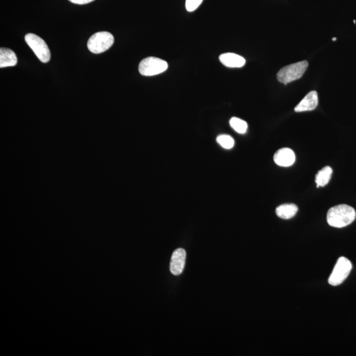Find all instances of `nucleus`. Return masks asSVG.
<instances>
[{
	"mask_svg": "<svg viewBox=\"0 0 356 356\" xmlns=\"http://www.w3.org/2000/svg\"><path fill=\"white\" fill-rule=\"evenodd\" d=\"M355 216L353 208L347 205H339L328 210L326 219L330 227L341 228L350 225L354 221Z\"/></svg>",
	"mask_w": 356,
	"mask_h": 356,
	"instance_id": "nucleus-1",
	"label": "nucleus"
},
{
	"mask_svg": "<svg viewBox=\"0 0 356 356\" xmlns=\"http://www.w3.org/2000/svg\"><path fill=\"white\" fill-rule=\"evenodd\" d=\"M307 67L308 62L305 60L285 66L278 72V81L286 85L287 83L300 79L305 74Z\"/></svg>",
	"mask_w": 356,
	"mask_h": 356,
	"instance_id": "nucleus-2",
	"label": "nucleus"
},
{
	"mask_svg": "<svg viewBox=\"0 0 356 356\" xmlns=\"http://www.w3.org/2000/svg\"><path fill=\"white\" fill-rule=\"evenodd\" d=\"M114 43V36L108 32H98L89 38L87 47L93 54L106 52Z\"/></svg>",
	"mask_w": 356,
	"mask_h": 356,
	"instance_id": "nucleus-3",
	"label": "nucleus"
},
{
	"mask_svg": "<svg viewBox=\"0 0 356 356\" xmlns=\"http://www.w3.org/2000/svg\"><path fill=\"white\" fill-rule=\"evenodd\" d=\"M25 42L29 45L42 63H47L51 58V54L45 41L35 34L29 33L25 35Z\"/></svg>",
	"mask_w": 356,
	"mask_h": 356,
	"instance_id": "nucleus-4",
	"label": "nucleus"
},
{
	"mask_svg": "<svg viewBox=\"0 0 356 356\" xmlns=\"http://www.w3.org/2000/svg\"><path fill=\"white\" fill-rule=\"evenodd\" d=\"M168 68V63L163 59L148 57L139 63V72L143 76H154L164 73Z\"/></svg>",
	"mask_w": 356,
	"mask_h": 356,
	"instance_id": "nucleus-5",
	"label": "nucleus"
},
{
	"mask_svg": "<svg viewBox=\"0 0 356 356\" xmlns=\"http://www.w3.org/2000/svg\"><path fill=\"white\" fill-rule=\"evenodd\" d=\"M351 269L352 264L350 260L344 257H340L328 278L329 284L334 286L341 284L350 275Z\"/></svg>",
	"mask_w": 356,
	"mask_h": 356,
	"instance_id": "nucleus-6",
	"label": "nucleus"
},
{
	"mask_svg": "<svg viewBox=\"0 0 356 356\" xmlns=\"http://www.w3.org/2000/svg\"><path fill=\"white\" fill-rule=\"evenodd\" d=\"M186 252L182 248H178L173 252L171 257L170 270L175 276L181 275L186 263Z\"/></svg>",
	"mask_w": 356,
	"mask_h": 356,
	"instance_id": "nucleus-7",
	"label": "nucleus"
},
{
	"mask_svg": "<svg viewBox=\"0 0 356 356\" xmlns=\"http://www.w3.org/2000/svg\"><path fill=\"white\" fill-rule=\"evenodd\" d=\"M274 161L278 166L289 167L295 163V154L291 148H283L276 152L274 156Z\"/></svg>",
	"mask_w": 356,
	"mask_h": 356,
	"instance_id": "nucleus-8",
	"label": "nucleus"
},
{
	"mask_svg": "<svg viewBox=\"0 0 356 356\" xmlns=\"http://www.w3.org/2000/svg\"><path fill=\"white\" fill-rule=\"evenodd\" d=\"M318 105V95L316 91H311L303 98L302 101L297 105L294 110L296 113L312 111L316 108Z\"/></svg>",
	"mask_w": 356,
	"mask_h": 356,
	"instance_id": "nucleus-9",
	"label": "nucleus"
},
{
	"mask_svg": "<svg viewBox=\"0 0 356 356\" xmlns=\"http://www.w3.org/2000/svg\"><path fill=\"white\" fill-rule=\"evenodd\" d=\"M220 62L226 67L239 68L246 64V59L242 56L234 53H225L219 56Z\"/></svg>",
	"mask_w": 356,
	"mask_h": 356,
	"instance_id": "nucleus-10",
	"label": "nucleus"
},
{
	"mask_svg": "<svg viewBox=\"0 0 356 356\" xmlns=\"http://www.w3.org/2000/svg\"><path fill=\"white\" fill-rule=\"evenodd\" d=\"M17 56L13 50L6 48L0 49V68L12 67L17 65Z\"/></svg>",
	"mask_w": 356,
	"mask_h": 356,
	"instance_id": "nucleus-11",
	"label": "nucleus"
},
{
	"mask_svg": "<svg viewBox=\"0 0 356 356\" xmlns=\"http://www.w3.org/2000/svg\"><path fill=\"white\" fill-rule=\"evenodd\" d=\"M298 211V208L294 204H284L280 205L276 209V214L278 217L285 219H291L296 215Z\"/></svg>",
	"mask_w": 356,
	"mask_h": 356,
	"instance_id": "nucleus-12",
	"label": "nucleus"
},
{
	"mask_svg": "<svg viewBox=\"0 0 356 356\" xmlns=\"http://www.w3.org/2000/svg\"><path fill=\"white\" fill-rule=\"evenodd\" d=\"M332 173V168L329 166L321 169L316 175V182L317 188L325 187L328 184L331 178Z\"/></svg>",
	"mask_w": 356,
	"mask_h": 356,
	"instance_id": "nucleus-13",
	"label": "nucleus"
},
{
	"mask_svg": "<svg viewBox=\"0 0 356 356\" xmlns=\"http://www.w3.org/2000/svg\"><path fill=\"white\" fill-rule=\"evenodd\" d=\"M230 125L232 128L239 134H244L247 131L248 125L247 122L238 118H232L230 120Z\"/></svg>",
	"mask_w": 356,
	"mask_h": 356,
	"instance_id": "nucleus-14",
	"label": "nucleus"
},
{
	"mask_svg": "<svg viewBox=\"0 0 356 356\" xmlns=\"http://www.w3.org/2000/svg\"><path fill=\"white\" fill-rule=\"evenodd\" d=\"M216 141L221 147L226 148V149H230L234 146V139L228 135H221V136H218V138H216Z\"/></svg>",
	"mask_w": 356,
	"mask_h": 356,
	"instance_id": "nucleus-15",
	"label": "nucleus"
},
{
	"mask_svg": "<svg viewBox=\"0 0 356 356\" xmlns=\"http://www.w3.org/2000/svg\"><path fill=\"white\" fill-rule=\"evenodd\" d=\"M203 0H186V8L189 12H192L200 6Z\"/></svg>",
	"mask_w": 356,
	"mask_h": 356,
	"instance_id": "nucleus-16",
	"label": "nucleus"
},
{
	"mask_svg": "<svg viewBox=\"0 0 356 356\" xmlns=\"http://www.w3.org/2000/svg\"><path fill=\"white\" fill-rule=\"evenodd\" d=\"M73 4H79V5H84V4H89L95 0H69Z\"/></svg>",
	"mask_w": 356,
	"mask_h": 356,
	"instance_id": "nucleus-17",
	"label": "nucleus"
},
{
	"mask_svg": "<svg viewBox=\"0 0 356 356\" xmlns=\"http://www.w3.org/2000/svg\"><path fill=\"white\" fill-rule=\"evenodd\" d=\"M333 41H335L337 40V38H333L332 39Z\"/></svg>",
	"mask_w": 356,
	"mask_h": 356,
	"instance_id": "nucleus-18",
	"label": "nucleus"
}]
</instances>
